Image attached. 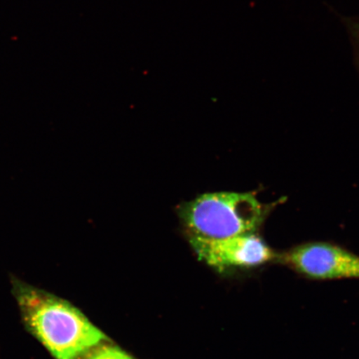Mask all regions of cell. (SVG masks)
Instances as JSON below:
<instances>
[{
    "mask_svg": "<svg viewBox=\"0 0 359 359\" xmlns=\"http://www.w3.org/2000/svg\"><path fill=\"white\" fill-rule=\"evenodd\" d=\"M266 215V206L250 192L209 193L182 210L191 236L210 240L255 233Z\"/></svg>",
    "mask_w": 359,
    "mask_h": 359,
    "instance_id": "obj_2",
    "label": "cell"
},
{
    "mask_svg": "<svg viewBox=\"0 0 359 359\" xmlns=\"http://www.w3.org/2000/svg\"><path fill=\"white\" fill-rule=\"evenodd\" d=\"M86 359H133L118 348L103 346L89 353Z\"/></svg>",
    "mask_w": 359,
    "mask_h": 359,
    "instance_id": "obj_5",
    "label": "cell"
},
{
    "mask_svg": "<svg viewBox=\"0 0 359 359\" xmlns=\"http://www.w3.org/2000/svg\"><path fill=\"white\" fill-rule=\"evenodd\" d=\"M280 259L286 266L311 279H359L358 255L327 242L299 245Z\"/></svg>",
    "mask_w": 359,
    "mask_h": 359,
    "instance_id": "obj_3",
    "label": "cell"
},
{
    "mask_svg": "<svg viewBox=\"0 0 359 359\" xmlns=\"http://www.w3.org/2000/svg\"><path fill=\"white\" fill-rule=\"evenodd\" d=\"M353 38L354 48H355V55H357V61L359 67V21L353 25Z\"/></svg>",
    "mask_w": 359,
    "mask_h": 359,
    "instance_id": "obj_6",
    "label": "cell"
},
{
    "mask_svg": "<svg viewBox=\"0 0 359 359\" xmlns=\"http://www.w3.org/2000/svg\"><path fill=\"white\" fill-rule=\"evenodd\" d=\"M190 242L201 259L218 269L257 267L276 258L275 251L255 233L217 240L190 236Z\"/></svg>",
    "mask_w": 359,
    "mask_h": 359,
    "instance_id": "obj_4",
    "label": "cell"
},
{
    "mask_svg": "<svg viewBox=\"0 0 359 359\" xmlns=\"http://www.w3.org/2000/svg\"><path fill=\"white\" fill-rule=\"evenodd\" d=\"M22 321L55 359H81L107 337L65 300L11 277Z\"/></svg>",
    "mask_w": 359,
    "mask_h": 359,
    "instance_id": "obj_1",
    "label": "cell"
}]
</instances>
